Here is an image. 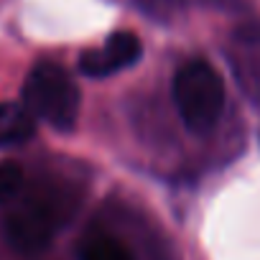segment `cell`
<instances>
[{
    "instance_id": "obj_4",
    "label": "cell",
    "mask_w": 260,
    "mask_h": 260,
    "mask_svg": "<svg viewBox=\"0 0 260 260\" xmlns=\"http://www.w3.org/2000/svg\"><path fill=\"white\" fill-rule=\"evenodd\" d=\"M143 54V44L136 34L130 31H115L105 39V44L100 49H87L79 56V72L84 77L100 79V77H110L120 69L133 67Z\"/></svg>"
},
{
    "instance_id": "obj_5",
    "label": "cell",
    "mask_w": 260,
    "mask_h": 260,
    "mask_svg": "<svg viewBox=\"0 0 260 260\" xmlns=\"http://www.w3.org/2000/svg\"><path fill=\"white\" fill-rule=\"evenodd\" d=\"M36 133V115L26 102H0V148L21 146Z\"/></svg>"
},
{
    "instance_id": "obj_1",
    "label": "cell",
    "mask_w": 260,
    "mask_h": 260,
    "mask_svg": "<svg viewBox=\"0 0 260 260\" xmlns=\"http://www.w3.org/2000/svg\"><path fill=\"white\" fill-rule=\"evenodd\" d=\"M23 102L39 120L49 122L54 130L69 133L79 117L82 92L61 64L39 61L23 82Z\"/></svg>"
},
{
    "instance_id": "obj_6",
    "label": "cell",
    "mask_w": 260,
    "mask_h": 260,
    "mask_svg": "<svg viewBox=\"0 0 260 260\" xmlns=\"http://www.w3.org/2000/svg\"><path fill=\"white\" fill-rule=\"evenodd\" d=\"M79 260H133V255L120 240L105 232H97V235L84 237L79 247Z\"/></svg>"
},
{
    "instance_id": "obj_3",
    "label": "cell",
    "mask_w": 260,
    "mask_h": 260,
    "mask_svg": "<svg viewBox=\"0 0 260 260\" xmlns=\"http://www.w3.org/2000/svg\"><path fill=\"white\" fill-rule=\"evenodd\" d=\"M56 227H59L56 204L41 194H31L6 219V235L11 245L26 255H34L49 247Z\"/></svg>"
},
{
    "instance_id": "obj_7",
    "label": "cell",
    "mask_w": 260,
    "mask_h": 260,
    "mask_svg": "<svg viewBox=\"0 0 260 260\" xmlns=\"http://www.w3.org/2000/svg\"><path fill=\"white\" fill-rule=\"evenodd\" d=\"M26 184V174L18 164H0V204L13 202Z\"/></svg>"
},
{
    "instance_id": "obj_2",
    "label": "cell",
    "mask_w": 260,
    "mask_h": 260,
    "mask_svg": "<svg viewBox=\"0 0 260 260\" xmlns=\"http://www.w3.org/2000/svg\"><path fill=\"white\" fill-rule=\"evenodd\" d=\"M174 102L191 133L204 136L214 130L224 110V82L219 72L204 59L186 61L174 77Z\"/></svg>"
}]
</instances>
